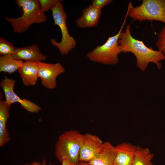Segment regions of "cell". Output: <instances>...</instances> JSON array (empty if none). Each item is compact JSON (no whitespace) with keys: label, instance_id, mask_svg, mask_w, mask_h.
Here are the masks:
<instances>
[{"label":"cell","instance_id":"6da1fadb","mask_svg":"<svg viewBox=\"0 0 165 165\" xmlns=\"http://www.w3.org/2000/svg\"><path fill=\"white\" fill-rule=\"evenodd\" d=\"M130 23L125 31H122L118 41L121 53L131 52L136 58V65L144 72L150 63H154L158 69L161 68L160 61L165 60V54L159 50L147 47L142 41L136 39L131 34Z\"/></svg>","mask_w":165,"mask_h":165},{"label":"cell","instance_id":"7a4b0ae2","mask_svg":"<svg viewBox=\"0 0 165 165\" xmlns=\"http://www.w3.org/2000/svg\"><path fill=\"white\" fill-rule=\"evenodd\" d=\"M15 2L22 13L17 18L5 16L15 33H22L27 31L34 24H41L47 20L45 13L41 10L38 0H16Z\"/></svg>","mask_w":165,"mask_h":165},{"label":"cell","instance_id":"3957f363","mask_svg":"<svg viewBox=\"0 0 165 165\" xmlns=\"http://www.w3.org/2000/svg\"><path fill=\"white\" fill-rule=\"evenodd\" d=\"M84 134L76 130H71L64 132L59 137L55 144V156L61 162L63 158L77 164Z\"/></svg>","mask_w":165,"mask_h":165},{"label":"cell","instance_id":"277c9868","mask_svg":"<svg viewBox=\"0 0 165 165\" xmlns=\"http://www.w3.org/2000/svg\"><path fill=\"white\" fill-rule=\"evenodd\" d=\"M127 16V12L120 29L116 34L109 37L103 44L97 45L86 53V56L89 60L106 65H116L118 63V55L121 53L118 41Z\"/></svg>","mask_w":165,"mask_h":165},{"label":"cell","instance_id":"5b68a950","mask_svg":"<svg viewBox=\"0 0 165 165\" xmlns=\"http://www.w3.org/2000/svg\"><path fill=\"white\" fill-rule=\"evenodd\" d=\"M127 12L134 21L156 20L165 24V0H143L135 7L130 1Z\"/></svg>","mask_w":165,"mask_h":165},{"label":"cell","instance_id":"8992f818","mask_svg":"<svg viewBox=\"0 0 165 165\" xmlns=\"http://www.w3.org/2000/svg\"><path fill=\"white\" fill-rule=\"evenodd\" d=\"M51 11L54 24L58 26L61 29L62 38L59 42H57L55 39L52 38L50 42L58 49L61 55H67L75 47L76 42L68 31L66 23L67 14L60 0H58Z\"/></svg>","mask_w":165,"mask_h":165},{"label":"cell","instance_id":"52a82bcc","mask_svg":"<svg viewBox=\"0 0 165 165\" xmlns=\"http://www.w3.org/2000/svg\"><path fill=\"white\" fill-rule=\"evenodd\" d=\"M16 82L13 79L7 77L2 79L0 82L5 97V101L10 107L11 105L19 103L27 111L32 113H37L41 110V107L34 102L26 99H21L14 91Z\"/></svg>","mask_w":165,"mask_h":165},{"label":"cell","instance_id":"ba28073f","mask_svg":"<svg viewBox=\"0 0 165 165\" xmlns=\"http://www.w3.org/2000/svg\"><path fill=\"white\" fill-rule=\"evenodd\" d=\"M38 63V76L42 85L49 89L56 88V78L65 72L64 67L60 63L50 64L42 61Z\"/></svg>","mask_w":165,"mask_h":165},{"label":"cell","instance_id":"9c48e42d","mask_svg":"<svg viewBox=\"0 0 165 165\" xmlns=\"http://www.w3.org/2000/svg\"><path fill=\"white\" fill-rule=\"evenodd\" d=\"M104 142L98 136L90 133L84 134L83 143L79 154V161L89 162L99 153Z\"/></svg>","mask_w":165,"mask_h":165},{"label":"cell","instance_id":"30bf717a","mask_svg":"<svg viewBox=\"0 0 165 165\" xmlns=\"http://www.w3.org/2000/svg\"><path fill=\"white\" fill-rule=\"evenodd\" d=\"M12 56L16 59L25 61L38 62L46 59V57L41 53L36 44L16 48Z\"/></svg>","mask_w":165,"mask_h":165},{"label":"cell","instance_id":"8fae6325","mask_svg":"<svg viewBox=\"0 0 165 165\" xmlns=\"http://www.w3.org/2000/svg\"><path fill=\"white\" fill-rule=\"evenodd\" d=\"M102 14L101 10L90 5L83 9L81 16L76 21L77 26L85 28L97 26Z\"/></svg>","mask_w":165,"mask_h":165},{"label":"cell","instance_id":"7c38bea8","mask_svg":"<svg viewBox=\"0 0 165 165\" xmlns=\"http://www.w3.org/2000/svg\"><path fill=\"white\" fill-rule=\"evenodd\" d=\"M137 146L126 142L116 146V154L113 165H132Z\"/></svg>","mask_w":165,"mask_h":165},{"label":"cell","instance_id":"4fadbf2b","mask_svg":"<svg viewBox=\"0 0 165 165\" xmlns=\"http://www.w3.org/2000/svg\"><path fill=\"white\" fill-rule=\"evenodd\" d=\"M38 62L24 61L18 70L23 84L26 86H33L38 80Z\"/></svg>","mask_w":165,"mask_h":165},{"label":"cell","instance_id":"5bb4252c","mask_svg":"<svg viewBox=\"0 0 165 165\" xmlns=\"http://www.w3.org/2000/svg\"><path fill=\"white\" fill-rule=\"evenodd\" d=\"M116 154V146L105 141L99 153L88 163L90 165H113Z\"/></svg>","mask_w":165,"mask_h":165},{"label":"cell","instance_id":"9a60e30c","mask_svg":"<svg viewBox=\"0 0 165 165\" xmlns=\"http://www.w3.org/2000/svg\"><path fill=\"white\" fill-rule=\"evenodd\" d=\"M9 107L5 100L0 102V147H2L9 142L10 138L6 127L7 120L9 117Z\"/></svg>","mask_w":165,"mask_h":165},{"label":"cell","instance_id":"2e32d148","mask_svg":"<svg viewBox=\"0 0 165 165\" xmlns=\"http://www.w3.org/2000/svg\"><path fill=\"white\" fill-rule=\"evenodd\" d=\"M22 61L15 59L12 55L1 56L0 57V72L12 74L18 71L22 66Z\"/></svg>","mask_w":165,"mask_h":165},{"label":"cell","instance_id":"e0dca14e","mask_svg":"<svg viewBox=\"0 0 165 165\" xmlns=\"http://www.w3.org/2000/svg\"><path fill=\"white\" fill-rule=\"evenodd\" d=\"M154 156L148 148L137 146L132 165H154L152 162Z\"/></svg>","mask_w":165,"mask_h":165},{"label":"cell","instance_id":"ac0fdd59","mask_svg":"<svg viewBox=\"0 0 165 165\" xmlns=\"http://www.w3.org/2000/svg\"><path fill=\"white\" fill-rule=\"evenodd\" d=\"M15 49L13 43L0 37V54L1 56L12 55Z\"/></svg>","mask_w":165,"mask_h":165},{"label":"cell","instance_id":"d6986e66","mask_svg":"<svg viewBox=\"0 0 165 165\" xmlns=\"http://www.w3.org/2000/svg\"><path fill=\"white\" fill-rule=\"evenodd\" d=\"M156 45L158 50L165 54V26L162 28L158 35Z\"/></svg>","mask_w":165,"mask_h":165},{"label":"cell","instance_id":"ffe728a7","mask_svg":"<svg viewBox=\"0 0 165 165\" xmlns=\"http://www.w3.org/2000/svg\"><path fill=\"white\" fill-rule=\"evenodd\" d=\"M59 0H38L40 8L45 13L51 10L54 6Z\"/></svg>","mask_w":165,"mask_h":165},{"label":"cell","instance_id":"44dd1931","mask_svg":"<svg viewBox=\"0 0 165 165\" xmlns=\"http://www.w3.org/2000/svg\"><path fill=\"white\" fill-rule=\"evenodd\" d=\"M112 0H93L92 1V5L98 9L102 10L103 8L111 4Z\"/></svg>","mask_w":165,"mask_h":165},{"label":"cell","instance_id":"7402d4cb","mask_svg":"<svg viewBox=\"0 0 165 165\" xmlns=\"http://www.w3.org/2000/svg\"><path fill=\"white\" fill-rule=\"evenodd\" d=\"M61 163V165H77L65 158H63Z\"/></svg>","mask_w":165,"mask_h":165},{"label":"cell","instance_id":"603a6c76","mask_svg":"<svg viewBox=\"0 0 165 165\" xmlns=\"http://www.w3.org/2000/svg\"><path fill=\"white\" fill-rule=\"evenodd\" d=\"M41 162L38 161H34L31 163H26L23 164H20L19 165H40Z\"/></svg>","mask_w":165,"mask_h":165},{"label":"cell","instance_id":"cb8c5ba5","mask_svg":"<svg viewBox=\"0 0 165 165\" xmlns=\"http://www.w3.org/2000/svg\"><path fill=\"white\" fill-rule=\"evenodd\" d=\"M77 165H90L88 162L79 161Z\"/></svg>","mask_w":165,"mask_h":165},{"label":"cell","instance_id":"d4e9b609","mask_svg":"<svg viewBox=\"0 0 165 165\" xmlns=\"http://www.w3.org/2000/svg\"><path fill=\"white\" fill-rule=\"evenodd\" d=\"M40 165H52L51 163H50L48 165L47 163V161L46 159H44L41 162V164Z\"/></svg>","mask_w":165,"mask_h":165}]
</instances>
